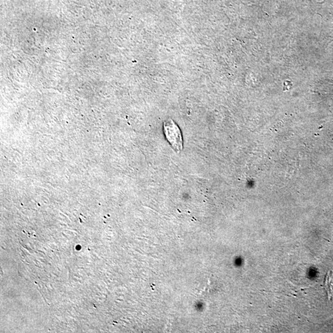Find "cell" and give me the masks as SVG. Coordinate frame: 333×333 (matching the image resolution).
<instances>
[{
    "label": "cell",
    "mask_w": 333,
    "mask_h": 333,
    "mask_svg": "<svg viewBox=\"0 0 333 333\" xmlns=\"http://www.w3.org/2000/svg\"><path fill=\"white\" fill-rule=\"evenodd\" d=\"M163 131L166 139L175 151L180 152L183 149V138L181 129L172 119L163 123Z\"/></svg>",
    "instance_id": "cell-1"
}]
</instances>
